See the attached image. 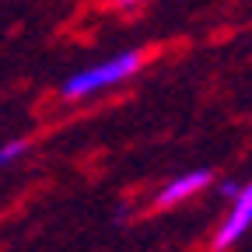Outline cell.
I'll return each mask as SVG.
<instances>
[{
	"label": "cell",
	"mask_w": 252,
	"mask_h": 252,
	"mask_svg": "<svg viewBox=\"0 0 252 252\" xmlns=\"http://www.w3.org/2000/svg\"><path fill=\"white\" fill-rule=\"evenodd\" d=\"M238 193H242V186H238V182H231V179H228V182H220V196H228V200H235Z\"/></svg>",
	"instance_id": "cell-5"
},
{
	"label": "cell",
	"mask_w": 252,
	"mask_h": 252,
	"mask_svg": "<svg viewBox=\"0 0 252 252\" xmlns=\"http://www.w3.org/2000/svg\"><path fill=\"white\" fill-rule=\"evenodd\" d=\"M207 182H210V172H207V168L186 172V175L172 179V182L161 189V193H158V203H161V207H172V203H179V200H189L193 193H200Z\"/></svg>",
	"instance_id": "cell-3"
},
{
	"label": "cell",
	"mask_w": 252,
	"mask_h": 252,
	"mask_svg": "<svg viewBox=\"0 0 252 252\" xmlns=\"http://www.w3.org/2000/svg\"><path fill=\"white\" fill-rule=\"evenodd\" d=\"M140 63H144L140 49L119 53V56H112L105 63H94V67L74 74L67 84H63V98H88V94H94V91H105V88H112V84H119L126 77H133L140 70Z\"/></svg>",
	"instance_id": "cell-1"
},
{
	"label": "cell",
	"mask_w": 252,
	"mask_h": 252,
	"mask_svg": "<svg viewBox=\"0 0 252 252\" xmlns=\"http://www.w3.org/2000/svg\"><path fill=\"white\" fill-rule=\"evenodd\" d=\"M249 220H252V193H249V186H242V193L235 196L231 214L224 217V224H220V231L214 238V249H231L249 231Z\"/></svg>",
	"instance_id": "cell-2"
},
{
	"label": "cell",
	"mask_w": 252,
	"mask_h": 252,
	"mask_svg": "<svg viewBox=\"0 0 252 252\" xmlns=\"http://www.w3.org/2000/svg\"><path fill=\"white\" fill-rule=\"evenodd\" d=\"M25 151H28V140H11V144H4V147H0V168L11 165V161H18Z\"/></svg>",
	"instance_id": "cell-4"
},
{
	"label": "cell",
	"mask_w": 252,
	"mask_h": 252,
	"mask_svg": "<svg viewBox=\"0 0 252 252\" xmlns=\"http://www.w3.org/2000/svg\"><path fill=\"white\" fill-rule=\"evenodd\" d=\"M119 4H137V0H119Z\"/></svg>",
	"instance_id": "cell-6"
}]
</instances>
